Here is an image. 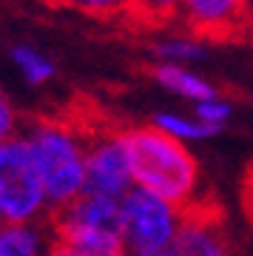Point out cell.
<instances>
[{
    "label": "cell",
    "instance_id": "obj_1",
    "mask_svg": "<svg viewBox=\"0 0 253 256\" xmlns=\"http://www.w3.org/2000/svg\"><path fill=\"white\" fill-rule=\"evenodd\" d=\"M122 142L128 151V162H131L134 188L154 194L182 210L202 205L199 202V185H202L199 162L185 142L171 140L154 126L122 128Z\"/></svg>",
    "mask_w": 253,
    "mask_h": 256
},
{
    "label": "cell",
    "instance_id": "obj_2",
    "mask_svg": "<svg viewBox=\"0 0 253 256\" xmlns=\"http://www.w3.org/2000/svg\"><path fill=\"white\" fill-rule=\"evenodd\" d=\"M28 154L34 160L48 210H63L86 194V148L88 128L63 117L34 120L23 131Z\"/></svg>",
    "mask_w": 253,
    "mask_h": 256
},
{
    "label": "cell",
    "instance_id": "obj_3",
    "mask_svg": "<svg viewBox=\"0 0 253 256\" xmlns=\"http://www.w3.org/2000/svg\"><path fill=\"white\" fill-rule=\"evenodd\" d=\"M48 225L54 239L82 256H128L117 200L82 194L63 210H54L48 216Z\"/></svg>",
    "mask_w": 253,
    "mask_h": 256
},
{
    "label": "cell",
    "instance_id": "obj_4",
    "mask_svg": "<svg viewBox=\"0 0 253 256\" xmlns=\"http://www.w3.org/2000/svg\"><path fill=\"white\" fill-rule=\"evenodd\" d=\"M182 222L185 210L148 191L131 188L120 200V228L128 256H154L168 250L180 236Z\"/></svg>",
    "mask_w": 253,
    "mask_h": 256
},
{
    "label": "cell",
    "instance_id": "obj_5",
    "mask_svg": "<svg viewBox=\"0 0 253 256\" xmlns=\"http://www.w3.org/2000/svg\"><path fill=\"white\" fill-rule=\"evenodd\" d=\"M52 216L23 134L0 142V222H46Z\"/></svg>",
    "mask_w": 253,
    "mask_h": 256
},
{
    "label": "cell",
    "instance_id": "obj_6",
    "mask_svg": "<svg viewBox=\"0 0 253 256\" xmlns=\"http://www.w3.org/2000/svg\"><path fill=\"white\" fill-rule=\"evenodd\" d=\"M134 188L131 162L122 142V128H88L86 148V194L122 200Z\"/></svg>",
    "mask_w": 253,
    "mask_h": 256
},
{
    "label": "cell",
    "instance_id": "obj_7",
    "mask_svg": "<svg viewBox=\"0 0 253 256\" xmlns=\"http://www.w3.org/2000/svg\"><path fill=\"white\" fill-rule=\"evenodd\" d=\"M180 23L199 40L250 32L253 0H182Z\"/></svg>",
    "mask_w": 253,
    "mask_h": 256
},
{
    "label": "cell",
    "instance_id": "obj_8",
    "mask_svg": "<svg viewBox=\"0 0 253 256\" xmlns=\"http://www.w3.org/2000/svg\"><path fill=\"white\" fill-rule=\"evenodd\" d=\"M154 256H230L219 214L210 205H196L185 210L180 236L174 239L168 250Z\"/></svg>",
    "mask_w": 253,
    "mask_h": 256
},
{
    "label": "cell",
    "instance_id": "obj_9",
    "mask_svg": "<svg viewBox=\"0 0 253 256\" xmlns=\"http://www.w3.org/2000/svg\"><path fill=\"white\" fill-rule=\"evenodd\" d=\"M54 245L46 222H0V256H48Z\"/></svg>",
    "mask_w": 253,
    "mask_h": 256
},
{
    "label": "cell",
    "instance_id": "obj_10",
    "mask_svg": "<svg viewBox=\"0 0 253 256\" xmlns=\"http://www.w3.org/2000/svg\"><path fill=\"white\" fill-rule=\"evenodd\" d=\"M151 77L160 88H165L168 94L180 97V100H188V102H202L219 94L214 88V82L208 77H202L199 72H194L190 66H174V63H154L151 66Z\"/></svg>",
    "mask_w": 253,
    "mask_h": 256
},
{
    "label": "cell",
    "instance_id": "obj_11",
    "mask_svg": "<svg viewBox=\"0 0 253 256\" xmlns=\"http://www.w3.org/2000/svg\"><path fill=\"white\" fill-rule=\"evenodd\" d=\"M151 54L156 63H174V66H190L196 60L208 57V43L188 34H165L151 43Z\"/></svg>",
    "mask_w": 253,
    "mask_h": 256
},
{
    "label": "cell",
    "instance_id": "obj_12",
    "mask_svg": "<svg viewBox=\"0 0 253 256\" xmlns=\"http://www.w3.org/2000/svg\"><path fill=\"white\" fill-rule=\"evenodd\" d=\"M151 126H154L156 131L168 134L171 140H176V142H185V146H190V142H205V140L219 134L214 128L202 126V122L194 117V111H190V114H182V111H160V114L151 117Z\"/></svg>",
    "mask_w": 253,
    "mask_h": 256
},
{
    "label": "cell",
    "instance_id": "obj_13",
    "mask_svg": "<svg viewBox=\"0 0 253 256\" xmlns=\"http://www.w3.org/2000/svg\"><path fill=\"white\" fill-rule=\"evenodd\" d=\"M9 60L28 86H46V82L54 80V74H57L54 60L46 54V52H40V48L28 46V43L12 46L9 48Z\"/></svg>",
    "mask_w": 253,
    "mask_h": 256
},
{
    "label": "cell",
    "instance_id": "obj_14",
    "mask_svg": "<svg viewBox=\"0 0 253 256\" xmlns=\"http://www.w3.org/2000/svg\"><path fill=\"white\" fill-rule=\"evenodd\" d=\"M182 0H131L128 14L148 26H162L171 20H180Z\"/></svg>",
    "mask_w": 253,
    "mask_h": 256
},
{
    "label": "cell",
    "instance_id": "obj_15",
    "mask_svg": "<svg viewBox=\"0 0 253 256\" xmlns=\"http://www.w3.org/2000/svg\"><path fill=\"white\" fill-rule=\"evenodd\" d=\"M194 117L202 126L214 128V131H222L230 122V117H234V102L228 100V97H222V94H214V97L194 106Z\"/></svg>",
    "mask_w": 253,
    "mask_h": 256
},
{
    "label": "cell",
    "instance_id": "obj_16",
    "mask_svg": "<svg viewBox=\"0 0 253 256\" xmlns=\"http://www.w3.org/2000/svg\"><path fill=\"white\" fill-rule=\"evenodd\" d=\"M57 3L66 9L91 14V18H114L131 9V0H57Z\"/></svg>",
    "mask_w": 253,
    "mask_h": 256
},
{
    "label": "cell",
    "instance_id": "obj_17",
    "mask_svg": "<svg viewBox=\"0 0 253 256\" xmlns=\"http://www.w3.org/2000/svg\"><path fill=\"white\" fill-rule=\"evenodd\" d=\"M14 134H18V111H14V106L0 88V142L14 137Z\"/></svg>",
    "mask_w": 253,
    "mask_h": 256
},
{
    "label": "cell",
    "instance_id": "obj_18",
    "mask_svg": "<svg viewBox=\"0 0 253 256\" xmlns=\"http://www.w3.org/2000/svg\"><path fill=\"white\" fill-rule=\"evenodd\" d=\"M48 256H82L77 254L74 248H68L66 242H60V239H54V245H52V250H48Z\"/></svg>",
    "mask_w": 253,
    "mask_h": 256
},
{
    "label": "cell",
    "instance_id": "obj_19",
    "mask_svg": "<svg viewBox=\"0 0 253 256\" xmlns=\"http://www.w3.org/2000/svg\"><path fill=\"white\" fill-rule=\"evenodd\" d=\"M250 32H253V23H250Z\"/></svg>",
    "mask_w": 253,
    "mask_h": 256
}]
</instances>
